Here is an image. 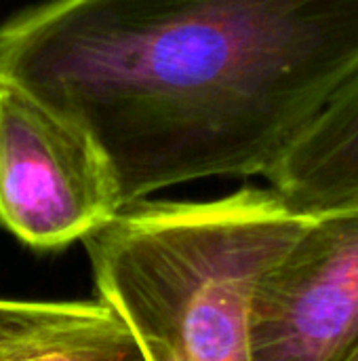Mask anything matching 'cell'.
I'll list each match as a JSON object with an SVG mask.
<instances>
[{
	"mask_svg": "<svg viewBox=\"0 0 358 361\" xmlns=\"http://www.w3.org/2000/svg\"><path fill=\"white\" fill-rule=\"evenodd\" d=\"M358 70V0H46L0 23V78L80 123L122 205L266 176Z\"/></svg>",
	"mask_w": 358,
	"mask_h": 361,
	"instance_id": "1",
	"label": "cell"
},
{
	"mask_svg": "<svg viewBox=\"0 0 358 361\" xmlns=\"http://www.w3.org/2000/svg\"><path fill=\"white\" fill-rule=\"evenodd\" d=\"M272 188L133 201L82 243L99 300L148 361H251L255 281L308 226Z\"/></svg>",
	"mask_w": 358,
	"mask_h": 361,
	"instance_id": "2",
	"label": "cell"
},
{
	"mask_svg": "<svg viewBox=\"0 0 358 361\" xmlns=\"http://www.w3.org/2000/svg\"><path fill=\"white\" fill-rule=\"evenodd\" d=\"M116 173L93 135L0 78V224L34 250L82 241L120 212Z\"/></svg>",
	"mask_w": 358,
	"mask_h": 361,
	"instance_id": "3",
	"label": "cell"
},
{
	"mask_svg": "<svg viewBox=\"0 0 358 361\" xmlns=\"http://www.w3.org/2000/svg\"><path fill=\"white\" fill-rule=\"evenodd\" d=\"M251 361H344L358 347V205L312 214L255 281Z\"/></svg>",
	"mask_w": 358,
	"mask_h": 361,
	"instance_id": "4",
	"label": "cell"
},
{
	"mask_svg": "<svg viewBox=\"0 0 358 361\" xmlns=\"http://www.w3.org/2000/svg\"><path fill=\"white\" fill-rule=\"evenodd\" d=\"M264 178L304 214L358 205V70Z\"/></svg>",
	"mask_w": 358,
	"mask_h": 361,
	"instance_id": "5",
	"label": "cell"
},
{
	"mask_svg": "<svg viewBox=\"0 0 358 361\" xmlns=\"http://www.w3.org/2000/svg\"><path fill=\"white\" fill-rule=\"evenodd\" d=\"M0 361H148L131 330L108 315L55 332Z\"/></svg>",
	"mask_w": 358,
	"mask_h": 361,
	"instance_id": "6",
	"label": "cell"
},
{
	"mask_svg": "<svg viewBox=\"0 0 358 361\" xmlns=\"http://www.w3.org/2000/svg\"><path fill=\"white\" fill-rule=\"evenodd\" d=\"M110 311L103 300L49 302L0 298V360L55 332L99 319Z\"/></svg>",
	"mask_w": 358,
	"mask_h": 361,
	"instance_id": "7",
	"label": "cell"
},
{
	"mask_svg": "<svg viewBox=\"0 0 358 361\" xmlns=\"http://www.w3.org/2000/svg\"><path fill=\"white\" fill-rule=\"evenodd\" d=\"M344 361H358V347L357 349H354V351H352V353H350V355H348V357H346V360Z\"/></svg>",
	"mask_w": 358,
	"mask_h": 361,
	"instance_id": "8",
	"label": "cell"
}]
</instances>
